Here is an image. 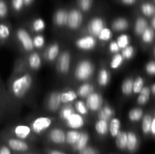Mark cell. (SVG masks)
<instances>
[{"label": "cell", "instance_id": "obj_1", "mask_svg": "<svg viewBox=\"0 0 155 154\" xmlns=\"http://www.w3.org/2000/svg\"><path fill=\"white\" fill-rule=\"evenodd\" d=\"M33 84V78L29 73L24 74L15 79L11 84V91L17 98H22L26 95Z\"/></svg>", "mask_w": 155, "mask_h": 154}, {"label": "cell", "instance_id": "obj_2", "mask_svg": "<svg viewBox=\"0 0 155 154\" xmlns=\"http://www.w3.org/2000/svg\"><path fill=\"white\" fill-rule=\"evenodd\" d=\"M95 66L89 60H83L77 64L74 70V75L79 81H86L89 79L94 73Z\"/></svg>", "mask_w": 155, "mask_h": 154}, {"label": "cell", "instance_id": "obj_3", "mask_svg": "<svg viewBox=\"0 0 155 154\" xmlns=\"http://www.w3.org/2000/svg\"><path fill=\"white\" fill-rule=\"evenodd\" d=\"M52 121V119L49 117H45V116L38 117L32 122L30 128L36 134H41L51 126Z\"/></svg>", "mask_w": 155, "mask_h": 154}, {"label": "cell", "instance_id": "obj_4", "mask_svg": "<svg viewBox=\"0 0 155 154\" xmlns=\"http://www.w3.org/2000/svg\"><path fill=\"white\" fill-rule=\"evenodd\" d=\"M17 38L26 51H33L34 47L33 44V39L28 32L24 28L18 29L17 31Z\"/></svg>", "mask_w": 155, "mask_h": 154}, {"label": "cell", "instance_id": "obj_5", "mask_svg": "<svg viewBox=\"0 0 155 154\" xmlns=\"http://www.w3.org/2000/svg\"><path fill=\"white\" fill-rule=\"evenodd\" d=\"M86 105L91 111H98L103 104V98L99 93L92 92L86 98Z\"/></svg>", "mask_w": 155, "mask_h": 154}, {"label": "cell", "instance_id": "obj_6", "mask_svg": "<svg viewBox=\"0 0 155 154\" xmlns=\"http://www.w3.org/2000/svg\"><path fill=\"white\" fill-rule=\"evenodd\" d=\"M83 22V15L80 11L72 9L68 12L67 26L71 30H77Z\"/></svg>", "mask_w": 155, "mask_h": 154}, {"label": "cell", "instance_id": "obj_7", "mask_svg": "<svg viewBox=\"0 0 155 154\" xmlns=\"http://www.w3.org/2000/svg\"><path fill=\"white\" fill-rule=\"evenodd\" d=\"M104 27H105V23L102 18H94L88 24L87 31L90 36L93 37H98Z\"/></svg>", "mask_w": 155, "mask_h": 154}, {"label": "cell", "instance_id": "obj_8", "mask_svg": "<svg viewBox=\"0 0 155 154\" xmlns=\"http://www.w3.org/2000/svg\"><path fill=\"white\" fill-rule=\"evenodd\" d=\"M75 44L76 46L79 49L83 50V51H91L95 48L97 45V41L95 37L88 35V36H83L77 39Z\"/></svg>", "mask_w": 155, "mask_h": 154}, {"label": "cell", "instance_id": "obj_9", "mask_svg": "<svg viewBox=\"0 0 155 154\" xmlns=\"http://www.w3.org/2000/svg\"><path fill=\"white\" fill-rule=\"evenodd\" d=\"M70 63H71V54L68 51H65L61 54L58 59L57 69L60 73H68L70 69Z\"/></svg>", "mask_w": 155, "mask_h": 154}, {"label": "cell", "instance_id": "obj_10", "mask_svg": "<svg viewBox=\"0 0 155 154\" xmlns=\"http://www.w3.org/2000/svg\"><path fill=\"white\" fill-rule=\"evenodd\" d=\"M61 93L58 91H53L48 95L47 99V108L49 111L55 112L60 108L61 106Z\"/></svg>", "mask_w": 155, "mask_h": 154}, {"label": "cell", "instance_id": "obj_11", "mask_svg": "<svg viewBox=\"0 0 155 154\" xmlns=\"http://www.w3.org/2000/svg\"><path fill=\"white\" fill-rule=\"evenodd\" d=\"M65 122L66 125L73 129H78L82 128L85 124L84 118L83 117V116L76 113H73L67 120H65Z\"/></svg>", "mask_w": 155, "mask_h": 154}, {"label": "cell", "instance_id": "obj_12", "mask_svg": "<svg viewBox=\"0 0 155 154\" xmlns=\"http://www.w3.org/2000/svg\"><path fill=\"white\" fill-rule=\"evenodd\" d=\"M66 134L61 128H53L49 132V139L53 143L61 144L65 142Z\"/></svg>", "mask_w": 155, "mask_h": 154}, {"label": "cell", "instance_id": "obj_13", "mask_svg": "<svg viewBox=\"0 0 155 154\" xmlns=\"http://www.w3.org/2000/svg\"><path fill=\"white\" fill-rule=\"evenodd\" d=\"M127 140L126 149H128L129 152H134L139 146V138L136 133L133 131H128L127 132Z\"/></svg>", "mask_w": 155, "mask_h": 154}, {"label": "cell", "instance_id": "obj_14", "mask_svg": "<svg viewBox=\"0 0 155 154\" xmlns=\"http://www.w3.org/2000/svg\"><path fill=\"white\" fill-rule=\"evenodd\" d=\"M8 145L12 149H14L15 151H26L28 149L29 146L26 142L21 139H15V138H10L8 140Z\"/></svg>", "mask_w": 155, "mask_h": 154}, {"label": "cell", "instance_id": "obj_15", "mask_svg": "<svg viewBox=\"0 0 155 154\" xmlns=\"http://www.w3.org/2000/svg\"><path fill=\"white\" fill-rule=\"evenodd\" d=\"M68 12L64 9H59L55 12L54 15V24L58 27H64L67 25L68 22Z\"/></svg>", "mask_w": 155, "mask_h": 154}, {"label": "cell", "instance_id": "obj_16", "mask_svg": "<svg viewBox=\"0 0 155 154\" xmlns=\"http://www.w3.org/2000/svg\"><path fill=\"white\" fill-rule=\"evenodd\" d=\"M30 133H31L30 127L25 125H18L14 128V134L21 140L27 138L30 136Z\"/></svg>", "mask_w": 155, "mask_h": 154}, {"label": "cell", "instance_id": "obj_17", "mask_svg": "<svg viewBox=\"0 0 155 154\" xmlns=\"http://www.w3.org/2000/svg\"><path fill=\"white\" fill-rule=\"evenodd\" d=\"M114 110L111 108L109 105H105L104 107H101L100 110H98V117L99 119L104 121H109L113 118L114 116Z\"/></svg>", "mask_w": 155, "mask_h": 154}, {"label": "cell", "instance_id": "obj_18", "mask_svg": "<svg viewBox=\"0 0 155 154\" xmlns=\"http://www.w3.org/2000/svg\"><path fill=\"white\" fill-rule=\"evenodd\" d=\"M60 47L58 43H53L48 46L47 50L45 51V57L48 61H53L58 56Z\"/></svg>", "mask_w": 155, "mask_h": 154}, {"label": "cell", "instance_id": "obj_19", "mask_svg": "<svg viewBox=\"0 0 155 154\" xmlns=\"http://www.w3.org/2000/svg\"><path fill=\"white\" fill-rule=\"evenodd\" d=\"M92 92H94L93 85L86 82L81 85L79 87L77 94V96H80V98H86L90 94H92Z\"/></svg>", "mask_w": 155, "mask_h": 154}, {"label": "cell", "instance_id": "obj_20", "mask_svg": "<svg viewBox=\"0 0 155 154\" xmlns=\"http://www.w3.org/2000/svg\"><path fill=\"white\" fill-rule=\"evenodd\" d=\"M89 140V135L87 132H81V135H80L79 140L73 145L74 149L77 151H80L87 146V143Z\"/></svg>", "mask_w": 155, "mask_h": 154}, {"label": "cell", "instance_id": "obj_21", "mask_svg": "<svg viewBox=\"0 0 155 154\" xmlns=\"http://www.w3.org/2000/svg\"><path fill=\"white\" fill-rule=\"evenodd\" d=\"M148 27V22L143 18H138L134 26V32L137 36H142L143 32Z\"/></svg>", "mask_w": 155, "mask_h": 154}, {"label": "cell", "instance_id": "obj_22", "mask_svg": "<svg viewBox=\"0 0 155 154\" xmlns=\"http://www.w3.org/2000/svg\"><path fill=\"white\" fill-rule=\"evenodd\" d=\"M110 75L107 69H100L98 74V82L99 85L102 87H105L110 82Z\"/></svg>", "mask_w": 155, "mask_h": 154}, {"label": "cell", "instance_id": "obj_23", "mask_svg": "<svg viewBox=\"0 0 155 154\" xmlns=\"http://www.w3.org/2000/svg\"><path fill=\"white\" fill-rule=\"evenodd\" d=\"M111 27L112 29L115 31H124L128 29L129 22L125 18H120L112 22Z\"/></svg>", "mask_w": 155, "mask_h": 154}, {"label": "cell", "instance_id": "obj_24", "mask_svg": "<svg viewBox=\"0 0 155 154\" xmlns=\"http://www.w3.org/2000/svg\"><path fill=\"white\" fill-rule=\"evenodd\" d=\"M120 126L121 123L120 119H117V118H112L110 119L108 125V131L112 137H115L117 135V134L120 131Z\"/></svg>", "mask_w": 155, "mask_h": 154}, {"label": "cell", "instance_id": "obj_25", "mask_svg": "<svg viewBox=\"0 0 155 154\" xmlns=\"http://www.w3.org/2000/svg\"><path fill=\"white\" fill-rule=\"evenodd\" d=\"M42 65L40 56L36 52H33L29 57V66L32 69H39Z\"/></svg>", "mask_w": 155, "mask_h": 154}, {"label": "cell", "instance_id": "obj_26", "mask_svg": "<svg viewBox=\"0 0 155 154\" xmlns=\"http://www.w3.org/2000/svg\"><path fill=\"white\" fill-rule=\"evenodd\" d=\"M61 102L64 104H68V103L72 102L75 101L77 98V94L73 90H68L66 91H64L61 93L60 95Z\"/></svg>", "mask_w": 155, "mask_h": 154}, {"label": "cell", "instance_id": "obj_27", "mask_svg": "<svg viewBox=\"0 0 155 154\" xmlns=\"http://www.w3.org/2000/svg\"><path fill=\"white\" fill-rule=\"evenodd\" d=\"M108 125L109 123L107 121L99 119V120L95 123V128L97 133H98L99 135L104 136L107 134V132H108Z\"/></svg>", "mask_w": 155, "mask_h": 154}, {"label": "cell", "instance_id": "obj_28", "mask_svg": "<svg viewBox=\"0 0 155 154\" xmlns=\"http://www.w3.org/2000/svg\"><path fill=\"white\" fill-rule=\"evenodd\" d=\"M80 135H81V132H80V131H77V130L75 129L68 131L66 134L65 142H67L68 144L74 145V143L79 140Z\"/></svg>", "mask_w": 155, "mask_h": 154}, {"label": "cell", "instance_id": "obj_29", "mask_svg": "<svg viewBox=\"0 0 155 154\" xmlns=\"http://www.w3.org/2000/svg\"><path fill=\"white\" fill-rule=\"evenodd\" d=\"M150 94H151V91L148 87H143L140 92H139V95L138 97L137 102L139 105H145L147 104L148 100L150 99Z\"/></svg>", "mask_w": 155, "mask_h": 154}, {"label": "cell", "instance_id": "obj_30", "mask_svg": "<svg viewBox=\"0 0 155 154\" xmlns=\"http://www.w3.org/2000/svg\"><path fill=\"white\" fill-rule=\"evenodd\" d=\"M115 137H116L117 146L120 149H125L127 140V132L124 131H120V132Z\"/></svg>", "mask_w": 155, "mask_h": 154}, {"label": "cell", "instance_id": "obj_31", "mask_svg": "<svg viewBox=\"0 0 155 154\" xmlns=\"http://www.w3.org/2000/svg\"><path fill=\"white\" fill-rule=\"evenodd\" d=\"M154 116H151L150 114H146L143 117L142 123V132L147 135V134H150V131H151V122H152V119Z\"/></svg>", "mask_w": 155, "mask_h": 154}, {"label": "cell", "instance_id": "obj_32", "mask_svg": "<svg viewBox=\"0 0 155 154\" xmlns=\"http://www.w3.org/2000/svg\"><path fill=\"white\" fill-rule=\"evenodd\" d=\"M129 119L131 122H138L143 116V110L141 108H133L129 112Z\"/></svg>", "mask_w": 155, "mask_h": 154}, {"label": "cell", "instance_id": "obj_33", "mask_svg": "<svg viewBox=\"0 0 155 154\" xmlns=\"http://www.w3.org/2000/svg\"><path fill=\"white\" fill-rule=\"evenodd\" d=\"M133 79L132 78H127L122 83V92L124 95H130L133 93Z\"/></svg>", "mask_w": 155, "mask_h": 154}, {"label": "cell", "instance_id": "obj_34", "mask_svg": "<svg viewBox=\"0 0 155 154\" xmlns=\"http://www.w3.org/2000/svg\"><path fill=\"white\" fill-rule=\"evenodd\" d=\"M154 30L150 27H147L146 30L142 34V39L144 43L150 44L154 41Z\"/></svg>", "mask_w": 155, "mask_h": 154}, {"label": "cell", "instance_id": "obj_35", "mask_svg": "<svg viewBox=\"0 0 155 154\" xmlns=\"http://www.w3.org/2000/svg\"><path fill=\"white\" fill-rule=\"evenodd\" d=\"M124 57H122L120 53H117L114 54V55L112 57L111 60H110V67L114 69H117L119 67H120L121 65L124 63Z\"/></svg>", "mask_w": 155, "mask_h": 154}, {"label": "cell", "instance_id": "obj_36", "mask_svg": "<svg viewBox=\"0 0 155 154\" xmlns=\"http://www.w3.org/2000/svg\"><path fill=\"white\" fill-rule=\"evenodd\" d=\"M75 113V110L71 105H65L64 107H62L60 111V117L63 120H67L73 113Z\"/></svg>", "mask_w": 155, "mask_h": 154}, {"label": "cell", "instance_id": "obj_37", "mask_svg": "<svg viewBox=\"0 0 155 154\" xmlns=\"http://www.w3.org/2000/svg\"><path fill=\"white\" fill-rule=\"evenodd\" d=\"M144 84H145V80L142 77L138 76L136 79L133 80V92L134 94H139V92L143 88Z\"/></svg>", "mask_w": 155, "mask_h": 154}, {"label": "cell", "instance_id": "obj_38", "mask_svg": "<svg viewBox=\"0 0 155 154\" xmlns=\"http://www.w3.org/2000/svg\"><path fill=\"white\" fill-rule=\"evenodd\" d=\"M116 42L119 46L120 49H124V48L130 45V37L127 34H121L120 36H118Z\"/></svg>", "mask_w": 155, "mask_h": 154}, {"label": "cell", "instance_id": "obj_39", "mask_svg": "<svg viewBox=\"0 0 155 154\" xmlns=\"http://www.w3.org/2000/svg\"><path fill=\"white\" fill-rule=\"evenodd\" d=\"M135 53H136V49H135L133 45H128L126 48H124V49H122L121 55L124 57V60L125 59L126 60H130L135 55Z\"/></svg>", "mask_w": 155, "mask_h": 154}, {"label": "cell", "instance_id": "obj_40", "mask_svg": "<svg viewBox=\"0 0 155 154\" xmlns=\"http://www.w3.org/2000/svg\"><path fill=\"white\" fill-rule=\"evenodd\" d=\"M32 28H33V31L36 32V33H39V32L43 31L45 28V21L42 18H36L33 22Z\"/></svg>", "mask_w": 155, "mask_h": 154}, {"label": "cell", "instance_id": "obj_41", "mask_svg": "<svg viewBox=\"0 0 155 154\" xmlns=\"http://www.w3.org/2000/svg\"><path fill=\"white\" fill-rule=\"evenodd\" d=\"M74 110H77V113L82 115V116H85L88 113L87 107L86 105V103L83 101H77L75 104V108Z\"/></svg>", "mask_w": 155, "mask_h": 154}, {"label": "cell", "instance_id": "obj_42", "mask_svg": "<svg viewBox=\"0 0 155 154\" xmlns=\"http://www.w3.org/2000/svg\"><path fill=\"white\" fill-rule=\"evenodd\" d=\"M112 35H113V33H112V31L110 29L107 28V27H104L103 30L101 31V33L98 36V38L101 41L107 42V41L110 40L111 39Z\"/></svg>", "mask_w": 155, "mask_h": 154}, {"label": "cell", "instance_id": "obj_43", "mask_svg": "<svg viewBox=\"0 0 155 154\" xmlns=\"http://www.w3.org/2000/svg\"><path fill=\"white\" fill-rule=\"evenodd\" d=\"M142 11L145 16L151 17L154 14V6L151 3H145L142 5Z\"/></svg>", "mask_w": 155, "mask_h": 154}, {"label": "cell", "instance_id": "obj_44", "mask_svg": "<svg viewBox=\"0 0 155 154\" xmlns=\"http://www.w3.org/2000/svg\"><path fill=\"white\" fill-rule=\"evenodd\" d=\"M10 36V29L5 24H0V40L5 41Z\"/></svg>", "mask_w": 155, "mask_h": 154}, {"label": "cell", "instance_id": "obj_45", "mask_svg": "<svg viewBox=\"0 0 155 154\" xmlns=\"http://www.w3.org/2000/svg\"><path fill=\"white\" fill-rule=\"evenodd\" d=\"M33 47L36 48H41L45 45V37L41 34H37L33 39Z\"/></svg>", "mask_w": 155, "mask_h": 154}, {"label": "cell", "instance_id": "obj_46", "mask_svg": "<svg viewBox=\"0 0 155 154\" xmlns=\"http://www.w3.org/2000/svg\"><path fill=\"white\" fill-rule=\"evenodd\" d=\"M78 4L82 10L87 11L92 7V0H78Z\"/></svg>", "mask_w": 155, "mask_h": 154}, {"label": "cell", "instance_id": "obj_47", "mask_svg": "<svg viewBox=\"0 0 155 154\" xmlns=\"http://www.w3.org/2000/svg\"><path fill=\"white\" fill-rule=\"evenodd\" d=\"M145 69L148 75H154L155 74V63L154 60H151L148 62L145 66Z\"/></svg>", "mask_w": 155, "mask_h": 154}, {"label": "cell", "instance_id": "obj_48", "mask_svg": "<svg viewBox=\"0 0 155 154\" xmlns=\"http://www.w3.org/2000/svg\"><path fill=\"white\" fill-rule=\"evenodd\" d=\"M8 14V7L6 3L0 0V18H4Z\"/></svg>", "mask_w": 155, "mask_h": 154}, {"label": "cell", "instance_id": "obj_49", "mask_svg": "<svg viewBox=\"0 0 155 154\" xmlns=\"http://www.w3.org/2000/svg\"><path fill=\"white\" fill-rule=\"evenodd\" d=\"M109 51L111 53H113V54H117V53L120 52V49L116 41H112L110 42V45H109Z\"/></svg>", "mask_w": 155, "mask_h": 154}, {"label": "cell", "instance_id": "obj_50", "mask_svg": "<svg viewBox=\"0 0 155 154\" xmlns=\"http://www.w3.org/2000/svg\"><path fill=\"white\" fill-rule=\"evenodd\" d=\"M12 7L15 11H20L24 5V0H12Z\"/></svg>", "mask_w": 155, "mask_h": 154}, {"label": "cell", "instance_id": "obj_51", "mask_svg": "<svg viewBox=\"0 0 155 154\" xmlns=\"http://www.w3.org/2000/svg\"><path fill=\"white\" fill-rule=\"evenodd\" d=\"M80 154H98L96 149L91 146H86L80 151Z\"/></svg>", "mask_w": 155, "mask_h": 154}, {"label": "cell", "instance_id": "obj_52", "mask_svg": "<svg viewBox=\"0 0 155 154\" xmlns=\"http://www.w3.org/2000/svg\"><path fill=\"white\" fill-rule=\"evenodd\" d=\"M0 154H12L9 147L6 146H2L0 147Z\"/></svg>", "mask_w": 155, "mask_h": 154}, {"label": "cell", "instance_id": "obj_53", "mask_svg": "<svg viewBox=\"0 0 155 154\" xmlns=\"http://www.w3.org/2000/svg\"><path fill=\"white\" fill-rule=\"evenodd\" d=\"M150 133H151L153 136H154L155 134V118L154 117H153L152 119V122H151V131H150Z\"/></svg>", "mask_w": 155, "mask_h": 154}, {"label": "cell", "instance_id": "obj_54", "mask_svg": "<svg viewBox=\"0 0 155 154\" xmlns=\"http://www.w3.org/2000/svg\"><path fill=\"white\" fill-rule=\"evenodd\" d=\"M122 2L126 5H132L136 2V0H122Z\"/></svg>", "mask_w": 155, "mask_h": 154}, {"label": "cell", "instance_id": "obj_55", "mask_svg": "<svg viewBox=\"0 0 155 154\" xmlns=\"http://www.w3.org/2000/svg\"><path fill=\"white\" fill-rule=\"evenodd\" d=\"M49 154H65V153L58 150H51L49 152Z\"/></svg>", "mask_w": 155, "mask_h": 154}, {"label": "cell", "instance_id": "obj_56", "mask_svg": "<svg viewBox=\"0 0 155 154\" xmlns=\"http://www.w3.org/2000/svg\"><path fill=\"white\" fill-rule=\"evenodd\" d=\"M33 0H24V4L25 5H30L32 2H33Z\"/></svg>", "mask_w": 155, "mask_h": 154}, {"label": "cell", "instance_id": "obj_57", "mask_svg": "<svg viewBox=\"0 0 155 154\" xmlns=\"http://www.w3.org/2000/svg\"><path fill=\"white\" fill-rule=\"evenodd\" d=\"M151 28L153 29V30H154L155 29V18L154 17H153L152 18V20H151Z\"/></svg>", "mask_w": 155, "mask_h": 154}, {"label": "cell", "instance_id": "obj_58", "mask_svg": "<svg viewBox=\"0 0 155 154\" xmlns=\"http://www.w3.org/2000/svg\"><path fill=\"white\" fill-rule=\"evenodd\" d=\"M150 91H151L153 95H155V85L154 84H152V85H151V88L150 89Z\"/></svg>", "mask_w": 155, "mask_h": 154}, {"label": "cell", "instance_id": "obj_59", "mask_svg": "<svg viewBox=\"0 0 155 154\" xmlns=\"http://www.w3.org/2000/svg\"><path fill=\"white\" fill-rule=\"evenodd\" d=\"M1 103H2V101H1V98H0V106H1Z\"/></svg>", "mask_w": 155, "mask_h": 154}]
</instances>
